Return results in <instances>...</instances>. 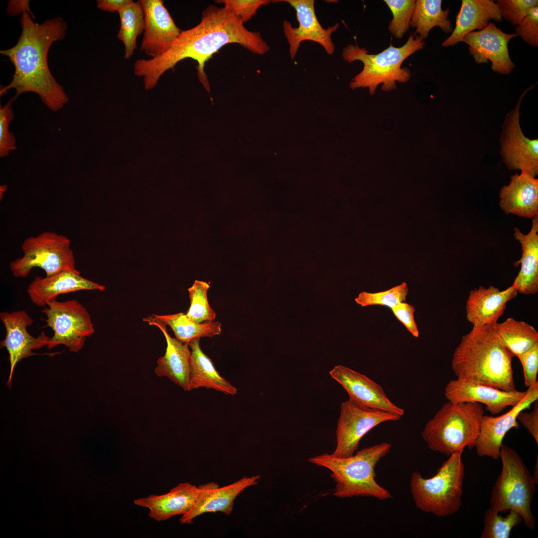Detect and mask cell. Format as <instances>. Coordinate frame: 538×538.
Returning <instances> with one entry per match:
<instances>
[{
    "instance_id": "obj_41",
    "label": "cell",
    "mask_w": 538,
    "mask_h": 538,
    "mask_svg": "<svg viewBox=\"0 0 538 538\" xmlns=\"http://www.w3.org/2000/svg\"><path fill=\"white\" fill-rule=\"evenodd\" d=\"M518 358L523 366L524 385L528 387L537 382L538 343Z\"/></svg>"
},
{
    "instance_id": "obj_24",
    "label": "cell",
    "mask_w": 538,
    "mask_h": 538,
    "mask_svg": "<svg viewBox=\"0 0 538 538\" xmlns=\"http://www.w3.org/2000/svg\"><path fill=\"white\" fill-rule=\"evenodd\" d=\"M199 493V486L187 482L181 483L165 494L150 495L135 499L134 503L136 506L147 508L148 516L160 522L187 514L195 505Z\"/></svg>"
},
{
    "instance_id": "obj_38",
    "label": "cell",
    "mask_w": 538,
    "mask_h": 538,
    "mask_svg": "<svg viewBox=\"0 0 538 538\" xmlns=\"http://www.w3.org/2000/svg\"><path fill=\"white\" fill-rule=\"evenodd\" d=\"M14 114L11 103L0 107V156L4 157L9 151L17 148L15 139L12 133L9 131L10 122L14 119Z\"/></svg>"
},
{
    "instance_id": "obj_3",
    "label": "cell",
    "mask_w": 538,
    "mask_h": 538,
    "mask_svg": "<svg viewBox=\"0 0 538 538\" xmlns=\"http://www.w3.org/2000/svg\"><path fill=\"white\" fill-rule=\"evenodd\" d=\"M513 357L492 326H473L455 348L451 368L458 380L513 391Z\"/></svg>"
},
{
    "instance_id": "obj_29",
    "label": "cell",
    "mask_w": 538,
    "mask_h": 538,
    "mask_svg": "<svg viewBox=\"0 0 538 538\" xmlns=\"http://www.w3.org/2000/svg\"><path fill=\"white\" fill-rule=\"evenodd\" d=\"M492 327L501 342L512 355L518 357L538 343V332L530 324L508 318Z\"/></svg>"
},
{
    "instance_id": "obj_34",
    "label": "cell",
    "mask_w": 538,
    "mask_h": 538,
    "mask_svg": "<svg viewBox=\"0 0 538 538\" xmlns=\"http://www.w3.org/2000/svg\"><path fill=\"white\" fill-rule=\"evenodd\" d=\"M209 284L204 281L195 280L188 288L190 305L186 315L197 322L214 321L216 314L209 304L207 292Z\"/></svg>"
},
{
    "instance_id": "obj_43",
    "label": "cell",
    "mask_w": 538,
    "mask_h": 538,
    "mask_svg": "<svg viewBox=\"0 0 538 538\" xmlns=\"http://www.w3.org/2000/svg\"><path fill=\"white\" fill-rule=\"evenodd\" d=\"M533 409L529 412L521 411L517 416L518 419L527 429L538 444V403L535 402Z\"/></svg>"
},
{
    "instance_id": "obj_42",
    "label": "cell",
    "mask_w": 538,
    "mask_h": 538,
    "mask_svg": "<svg viewBox=\"0 0 538 538\" xmlns=\"http://www.w3.org/2000/svg\"><path fill=\"white\" fill-rule=\"evenodd\" d=\"M397 319L400 321L411 335L418 337L419 332L414 320V307L408 303L403 302L391 308Z\"/></svg>"
},
{
    "instance_id": "obj_19",
    "label": "cell",
    "mask_w": 538,
    "mask_h": 538,
    "mask_svg": "<svg viewBox=\"0 0 538 538\" xmlns=\"http://www.w3.org/2000/svg\"><path fill=\"white\" fill-rule=\"evenodd\" d=\"M526 391H507L485 385L450 380L444 390L448 401L453 403L477 402L486 405L492 414L500 413L508 406H513L526 396Z\"/></svg>"
},
{
    "instance_id": "obj_22",
    "label": "cell",
    "mask_w": 538,
    "mask_h": 538,
    "mask_svg": "<svg viewBox=\"0 0 538 538\" xmlns=\"http://www.w3.org/2000/svg\"><path fill=\"white\" fill-rule=\"evenodd\" d=\"M105 289V286L82 277L79 271L68 270L45 277L35 276L27 292L33 303L44 307L61 294L82 290L103 291Z\"/></svg>"
},
{
    "instance_id": "obj_20",
    "label": "cell",
    "mask_w": 538,
    "mask_h": 538,
    "mask_svg": "<svg viewBox=\"0 0 538 538\" xmlns=\"http://www.w3.org/2000/svg\"><path fill=\"white\" fill-rule=\"evenodd\" d=\"M260 475L245 476L229 485L220 487L214 482L199 486L200 493L195 505L180 519L181 524H191L193 520L206 513L221 512L229 515L234 501L246 488L258 484Z\"/></svg>"
},
{
    "instance_id": "obj_18",
    "label": "cell",
    "mask_w": 538,
    "mask_h": 538,
    "mask_svg": "<svg viewBox=\"0 0 538 538\" xmlns=\"http://www.w3.org/2000/svg\"><path fill=\"white\" fill-rule=\"evenodd\" d=\"M329 374L345 390L349 399L356 403L401 416L404 414V410L390 400L383 388L365 375L342 365L335 366Z\"/></svg>"
},
{
    "instance_id": "obj_21",
    "label": "cell",
    "mask_w": 538,
    "mask_h": 538,
    "mask_svg": "<svg viewBox=\"0 0 538 538\" xmlns=\"http://www.w3.org/2000/svg\"><path fill=\"white\" fill-rule=\"evenodd\" d=\"M518 292L512 285L503 290L494 286L475 288L470 291L466 303L467 320L473 326L493 325Z\"/></svg>"
},
{
    "instance_id": "obj_25",
    "label": "cell",
    "mask_w": 538,
    "mask_h": 538,
    "mask_svg": "<svg viewBox=\"0 0 538 538\" xmlns=\"http://www.w3.org/2000/svg\"><path fill=\"white\" fill-rule=\"evenodd\" d=\"M500 206L507 214L533 219L538 215V179L522 171L500 192Z\"/></svg>"
},
{
    "instance_id": "obj_45",
    "label": "cell",
    "mask_w": 538,
    "mask_h": 538,
    "mask_svg": "<svg viewBox=\"0 0 538 538\" xmlns=\"http://www.w3.org/2000/svg\"><path fill=\"white\" fill-rule=\"evenodd\" d=\"M8 6L12 7H16V8L8 10V13L10 15L16 14L17 13H19L22 11L27 12L30 13V15L33 18V15L29 10L28 7V1H10L8 3Z\"/></svg>"
},
{
    "instance_id": "obj_1",
    "label": "cell",
    "mask_w": 538,
    "mask_h": 538,
    "mask_svg": "<svg viewBox=\"0 0 538 538\" xmlns=\"http://www.w3.org/2000/svg\"><path fill=\"white\" fill-rule=\"evenodd\" d=\"M232 43L239 44L259 55L265 54L270 49L260 32L247 29L235 15L224 7L209 5L203 11L199 23L181 30L164 53L149 59L136 60L134 73L142 77L145 88L149 90L156 86L166 71L173 69L180 61L191 58L197 62L199 80L210 93L205 64L221 48Z\"/></svg>"
},
{
    "instance_id": "obj_13",
    "label": "cell",
    "mask_w": 538,
    "mask_h": 538,
    "mask_svg": "<svg viewBox=\"0 0 538 538\" xmlns=\"http://www.w3.org/2000/svg\"><path fill=\"white\" fill-rule=\"evenodd\" d=\"M275 1V0H274ZM288 3L296 12L298 27H293L290 22L284 20L283 32L289 45V53L294 59L301 43L308 40L319 44L329 55L335 51V45L332 35L339 26L338 23L324 28L318 21L315 14L314 0H280Z\"/></svg>"
},
{
    "instance_id": "obj_28",
    "label": "cell",
    "mask_w": 538,
    "mask_h": 538,
    "mask_svg": "<svg viewBox=\"0 0 538 538\" xmlns=\"http://www.w3.org/2000/svg\"><path fill=\"white\" fill-rule=\"evenodd\" d=\"M200 339L195 338L189 343L191 352L189 390L204 387L226 395L236 394L237 389L219 374L211 359L201 349Z\"/></svg>"
},
{
    "instance_id": "obj_31",
    "label": "cell",
    "mask_w": 538,
    "mask_h": 538,
    "mask_svg": "<svg viewBox=\"0 0 538 538\" xmlns=\"http://www.w3.org/2000/svg\"><path fill=\"white\" fill-rule=\"evenodd\" d=\"M155 318L169 326L175 338L189 345L193 339L200 337H212L221 333V324L217 321L196 322L183 312L168 315H153Z\"/></svg>"
},
{
    "instance_id": "obj_23",
    "label": "cell",
    "mask_w": 538,
    "mask_h": 538,
    "mask_svg": "<svg viewBox=\"0 0 538 538\" xmlns=\"http://www.w3.org/2000/svg\"><path fill=\"white\" fill-rule=\"evenodd\" d=\"M143 321L157 327L163 333L167 343L164 355L157 361L155 373L158 377L168 378L184 391H189L191 352L189 345L170 336L166 325L153 316L146 317Z\"/></svg>"
},
{
    "instance_id": "obj_12",
    "label": "cell",
    "mask_w": 538,
    "mask_h": 538,
    "mask_svg": "<svg viewBox=\"0 0 538 538\" xmlns=\"http://www.w3.org/2000/svg\"><path fill=\"white\" fill-rule=\"evenodd\" d=\"M534 86L522 94L516 106L506 116L501 136V153L509 169L525 171L535 177L538 173V139L526 137L519 121L522 100Z\"/></svg>"
},
{
    "instance_id": "obj_30",
    "label": "cell",
    "mask_w": 538,
    "mask_h": 538,
    "mask_svg": "<svg viewBox=\"0 0 538 538\" xmlns=\"http://www.w3.org/2000/svg\"><path fill=\"white\" fill-rule=\"evenodd\" d=\"M441 0H417L409 25L416 28L423 39L426 38L431 29L439 26L443 31L449 33L453 31L451 21L448 19L449 10L442 9Z\"/></svg>"
},
{
    "instance_id": "obj_6",
    "label": "cell",
    "mask_w": 538,
    "mask_h": 538,
    "mask_svg": "<svg viewBox=\"0 0 538 538\" xmlns=\"http://www.w3.org/2000/svg\"><path fill=\"white\" fill-rule=\"evenodd\" d=\"M483 415L480 403L448 401L426 424L422 438L431 450L448 456L466 447L473 448Z\"/></svg>"
},
{
    "instance_id": "obj_32",
    "label": "cell",
    "mask_w": 538,
    "mask_h": 538,
    "mask_svg": "<svg viewBox=\"0 0 538 538\" xmlns=\"http://www.w3.org/2000/svg\"><path fill=\"white\" fill-rule=\"evenodd\" d=\"M120 27L117 37L125 46V59H129L136 48V39L143 32L144 16L140 0L133 1L119 12Z\"/></svg>"
},
{
    "instance_id": "obj_2",
    "label": "cell",
    "mask_w": 538,
    "mask_h": 538,
    "mask_svg": "<svg viewBox=\"0 0 538 538\" xmlns=\"http://www.w3.org/2000/svg\"><path fill=\"white\" fill-rule=\"evenodd\" d=\"M27 12L22 14L20 36L13 47L0 51L8 57L14 67L12 80L0 88V97L10 89L16 90L11 103L21 94H38L50 110L56 112L68 102L63 87L52 75L47 63V54L54 42L65 38L67 25L60 17L47 19L41 24L33 22Z\"/></svg>"
},
{
    "instance_id": "obj_27",
    "label": "cell",
    "mask_w": 538,
    "mask_h": 538,
    "mask_svg": "<svg viewBox=\"0 0 538 538\" xmlns=\"http://www.w3.org/2000/svg\"><path fill=\"white\" fill-rule=\"evenodd\" d=\"M514 237L521 244L522 254L516 265L521 264L519 273L512 285L518 292L535 294L538 291V216L533 218L530 232L524 235L514 229Z\"/></svg>"
},
{
    "instance_id": "obj_5",
    "label": "cell",
    "mask_w": 538,
    "mask_h": 538,
    "mask_svg": "<svg viewBox=\"0 0 538 538\" xmlns=\"http://www.w3.org/2000/svg\"><path fill=\"white\" fill-rule=\"evenodd\" d=\"M425 42L416 33H411L406 43L395 47L392 43L381 52L371 54L364 47L358 44H349L342 51L343 59L348 63L359 60L363 63L362 70L351 81L350 87L354 90L368 87L370 94H374L379 84L382 90L389 91L396 88V82H407L411 76L410 70L401 68L404 60L416 51L422 49Z\"/></svg>"
},
{
    "instance_id": "obj_9",
    "label": "cell",
    "mask_w": 538,
    "mask_h": 538,
    "mask_svg": "<svg viewBox=\"0 0 538 538\" xmlns=\"http://www.w3.org/2000/svg\"><path fill=\"white\" fill-rule=\"evenodd\" d=\"M70 245L69 238L54 232L29 237L21 246L23 256L10 263V269L17 277L27 276L36 267L43 269L46 276L63 270L78 271Z\"/></svg>"
},
{
    "instance_id": "obj_39",
    "label": "cell",
    "mask_w": 538,
    "mask_h": 538,
    "mask_svg": "<svg viewBox=\"0 0 538 538\" xmlns=\"http://www.w3.org/2000/svg\"><path fill=\"white\" fill-rule=\"evenodd\" d=\"M218 2L224 4L226 10L235 15L243 23L255 16L258 9L270 3L269 0H222Z\"/></svg>"
},
{
    "instance_id": "obj_16",
    "label": "cell",
    "mask_w": 538,
    "mask_h": 538,
    "mask_svg": "<svg viewBox=\"0 0 538 538\" xmlns=\"http://www.w3.org/2000/svg\"><path fill=\"white\" fill-rule=\"evenodd\" d=\"M517 36L515 33H505L494 23L489 22L484 29L467 34L462 42L469 45V53L477 63L490 61L494 71L507 75L516 66L509 55L508 43Z\"/></svg>"
},
{
    "instance_id": "obj_4",
    "label": "cell",
    "mask_w": 538,
    "mask_h": 538,
    "mask_svg": "<svg viewBox=\"0 0 538 538\" xmlns=\"http://www.w3.org/2000/svg\"><path fill=\"white\" fill-rule=\"evenodd\" d=\"M391 448L390 443L384 442L364 448L350 456L341 457L324 453L311 457L308 461L330 471L336 483L335 496L370 497L384 501L392 498V496L377 482L375 468Z\"/></svg>"
},
{
    "instance_id": "obj_33",
    "label": "cell",
    "mask_w": 538,
    "mask_h": 538,
    "mask_svg": "<svg viewBox=\"0 0 538 538\" xmlns=\"http://www.w3.org/2000/svg\"><path fill=\"white\" fill-rule=\"evenodd\" d=\"M505 517L492 508L485 513L481 538H509L512 529L523 520L521 515L514 510L508 511Z\"/></svg>"
},
{
    "instance_id": "obj_8",
    "label": "cell",
    "mask_w": 538,
    "mask_h": 538,
    "mask_svg": "<svg viewBox=\"0 0 538 538\" xmlns=\"http://www.w3.org/2000/svg\"><path fill=\"white\" fill-rule=\"evenodd\" d=\"M499 458L502 471L492 490L491 508L498 513L516 511L526 527L534 530L536 521L531 504L536 483L533 476L521 457L509 446L502 444Z\"/></svg>"
},
{
    "instance_id": "obj_40",
    "label": "cell",
    "mask_w": 538,
    "mask_h": 538,
    "mask_svg": "<svg viewBox=\"0 0 538 538\" xmlns=\"http://www.w3.org/2000/svg\"><path fill=\"white\" fill-rule=\"evenodd\" d=\"M518 36L533 47L538 46V6L535 7L515 27Z\"/></svg>"
},
{
    "instance_id": "obj_35",
    "label": "cell",
    "mask_w": 538,
    "mask_h": 538,
    "mask_svg": "<svg viewBox=\"0 0 538 538\" xmlns=\"http://www.w3.org/2000/svg\"><path fill=\"white\" fill-rule=\"evenodd\" d=\"M415 0H384L390 9L393 19L388 26L389 31L396 38L401 39L409 27Z\"/></svg>"
},
{
    "instance_id": "obj_7",
    "label": "cell",
    "mask_w": 538,
    "mask_h": 538,
    "mask_svg": "<svg viewBox=\"0 0 538 538\" xmlns=\"http://www.w3.org/2000/svg\"><path fill=\"white\" fill-rule=\"evenodd\" d=\"M463 451L449 456L431 478H424L418 472L412 473L410 492L417 509L437 517L451 515L459 510L465 474Z\"/></svg>"
},
{
    "instance_id": "obj_11",
    "label": "cell",
    "mask_w": 538,
    "mask_h": 538,
    "mask_svg": "<svg viewBox=\"0 0 538 538\" xmlns=\"http://www.w3.org/2000/svg\"><path fill=\"white\" fill-rule=\"evenodd\" d=\"M401 417L393 413L362 406L350 399L342 403L336 431V446L332 454L341 457L353 455L361 439L372 429Z\"/></svg>"
},
{
    "instance_id": "obj_10",
    "label": "cell",
    "mask_w": 538,
    "mask_h": 538,
    "mask_svg": "<svg viewBox=\"0 0 538 538\" xmlns=\"http://www.w3.org/2000/svg\"><path fill=\"white\" fill-rule=\"evenodd\" d=\"M42 310L45 314V327L54 332L49 338L47 347L51 349L64 345L71 352H77L83 347L86 338L95 332L91 316L86 307L78 300H68L49 302Z\"/></svg>"
},
{
    "instance_id": "obj_47",
    "label": "cell",
    "mask_w": 538,
    "mask_h": 538,
    "mask_svg": "<svg viewBox=\"0 0 538 538\" xmlns=\"http://www.w3.org/2000/svg\"><path fill=\"white\" fill-rule=\"evenodd\" d=\"M7 186L6 185H1L0 187V200L2 199L4 193L7 190Z\"/></svg>"
},
{
    "instance_id": "obj_46",
    "label": "cell",
    "mask_w": 538,
    "mask_h": 538,
    "mask_svg": "<svg viewBox=\"0 0 538 538\" xmlns=\"http://www.w3.org/2000/svg\"><path fill=\"white\" fill-rule=\"evenodd\" d=\"M538 457H537V463L536 464V465L535 466V467H534V474L533 476V478H534V479L536 484H538Z\"/></svg>"
},
{
    "instance_id": "obj_37",
    "label": "cell",
    "mask_w": 538,
    "mask_h": 538,
    "mask_svg": "<svg viewBox=\"0 0 538 538\" xmlns=\"http://www.w3.org/2000/svg\"><path fill=\"white\" fill-rule=\"evenodd\" d=\"M502 18L515 26L518 25L531 12L538 6L537 0H498L496 2Z\"/></svg>"
},
{
    "instance_id": "obj_15",
    "label": "cell",
    "mask_w": 538,
    "mask_h": 538,
    "mask_svg": "<svg viewBox=\"0 0 538 538\" xmlns=\"http://www.w3.org/2000/svg\"><path fill=\"white\" fill-rule=\"evenodd\" d=\"M524 398L508 412L498 416L483 415L475 447L479 457L499 458L500 447L506 433L513 428H519L517 416L529 408L538 399V382L528 387Z\"/></svg>"
},
{
    "instance_id": "obj_44",
    "label": "cell",
    "mask_w": 538,
    "mask_h": 538,
    "mask_svg": "<svg viewBox=\"0 0 538 538\" xmlns=\"http://www.w3.org/2000/svg\"><path fill=\"white\" fill-rule=\"evenodd\" d=\"M133 2L132 0H98L97 4L98 7L102 10L119 12Z\"/></svg>"
},
{
    "instance_id": "obj_26",
    "label": "cell",
    "mask_w": 538,
    "mask_h": 538,
    "mask_svg": "<svg viewBox=\"0 0 538 538\" xmlns=\"http://www.w3.org/2000/svg\"><path fill=\"white\" fill-rule=\"evenodd\" d=\"M491 20L498 22L502 20L501 12L493 0H462L456 16L455 28L442 46H454L462 42L467 34L484 29Z\"/></svg>"
},
{
    "instance_id": "obj_17",
    "label": "cell",
    "mask_w": 538,
    "mask_h": 538,
    "mask_svg": "<svg viewBox=\"0 0 538 538\" xmlns=\"http://www.w3.org/2000/svg\"><path fill=\"white\" fill-rule=\"evenodd\" d=\"M144 16L140 50L151 58L166 51L182 30L175 23L162 0H140Z\"/></svg>"
},
{
    "instance_id": "obj_36",
    "label": "cell",
    "mask_w": 538,
    "mask_h": 538,
    "mask_svg": "<svg viewBox=\"0 0 538 538\" xmlns=\"http://www.w3.org/2000/svg\"><path fill=\"white\" fill-rule=\"evenodd\" d=\"M408 292L406 283L403 282L384 291L375 293L362 291L355 300L363 307L380 305L391 308L401 302H405Z\"/></svg>"
},
{
    "instance_id": "obj_14",
    "label": "cell",
    "mask_w": 538,
    "mask_h": 538,
    "mask_svg": "<svg viewBox=\"0 0 538 538\" xmlns=\"http://www.w3.org/2000/svg\"><path fill=\"white\" fill-rule=\"evenodd\" d=\"M0 319L5 329V336L0 342V348L5 347L9 354L10 373L7 382L9 388L14 368L21 359L36 355L53 356L60 353L37 354L32 352L47 345L49 338L44 332L37 337L31 336L27 330L33 323L32 318L24 310L1 312Z\"/></svg>"
}]
</instances>
